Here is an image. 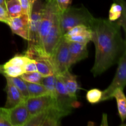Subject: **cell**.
<instances>
[{
	"label": "cell",
	"mask_w": 126,
	"mask_h": 126,
	"mask_svg": "<svg viewBox=\"0 0 126 126\" xmlns=\"http://www.w3.org/2000/svg\"><path fill=\"white\" fill-rule=\"evenodd\" d=\"M8 109V119L11 126H25L30 118L25 100Z\"/></svg>",
	"instance_id": "10"
},
{
	"label": "cell",
	"mask_w": 126,
	"mask_h": 126,
	"mask_svg": "<svg viewBox=\"0 0 126 126\" xmlns=\"http://www.w3.org/2000/svg\"><path fill=\"white\" fill-rule=\"evenodd\" d=\"M0 126H11L8 119V109L0 108Z\"/></svg>",
	"instance_id": "27"
},
{
	"label": "cell",
	"mask_w": 126,
	"mask_h": 126,
	"mask_svg": "<svg viewBox=\"0 0 126 126\" xmlns=\"http://www.w3.org/2000/svg\"><path fill=\"white\" fill-rule=\"evenodd\" d=\"M6 9L10 18L18 17L22 14V7L19 0H7Z\"/></svg>",
	"instance_id": "19"
},
{
	"label": "cell",
	"mask_w": 126,
	"mask_h": 126,
	"mask_svg": "<svg viewBox=\"0 0 126 126\" xmlns=\"http://www.w3.org/2000/svg\"><path fill=\"white\" fill-rule=\"evenodd\" d=\"M41 83L44 86L47 93L55 98V75L43 77Z\"/></svg>",
	"instance_id": "21"
},
{
	"label": "cell",
	"mask_w": 126,
	"mask_h": 126,
	"mask_svg": "<svg viewBox=\"0 0 126 126\" xmlns=\"http://www.w3.org/2000/svg\"><path fill=\"white\" fill-rule=\"evenodd\" d=\"M32 59H29L25 55H17L16 56L13 57L11 59H10L7 63L11 64V65H16V66H22L24 68V66L29 62Z\"/></svg>",
	"instance_id": "26"
},
{
	"label": "cell",
	"mask_w": 126,
	"mask_h": 126,
	"mask_svg": "<svg viewBox=\"0 0 126 126\" xmlns=\"http://www.w3.org/2000/svg\"><path fill=\"white\" fill-rule=\"evenodd\" d=\"M9 78L11 82L14 84V86L17 87L18 89V91L20 92L23 97L26 100L28 98H29V94H28V88H27V83L26 81L20 78V76H18V77L15 78Z\"/></svg>",
	"instance_id": "22"
},
{
	"label": "cell",
	"mask_w": 126,
	"mask_h": 126,
	"mask_svg": "<svg viewBox=\"0 0 126 126\" xmlns=\"http://www.w3.org/2000/svg\"><path fill=\"white\" fill-rule=\"evenodd\" d=\"M91 37H92V34L91 32V33H86V34H78V35L64 37V38L67 39L68 41L76 42V43L87 44V43L91 41Z\"/></svg>",
	"instance_id": "25"
},
{
	"label": "cell",
	"mask_w": 126,
	"mask_h": 126,
	"mask_svg": "<svg viewBox=\"0 0 126 126\" xmlns=\"http://www.w3.org/2000/svg\"><path fill=\"white\" fill-rule=\"evenodd\" d=\"M114 3L111 6L109 11V18L110 21H117L126 32V2L124 0H113Z\"/></svg>",
	"instance_id": "12"
},
{
	"label": "cell",
	"mask_w": 126,
	"mask_h": 126,
	"mask_svg": "<svg viewBox=\"0 0 126 126\" xmlns=\"http://www.w3.org/2000/svg\"><path fill=\"white\" fill-rule=\"evenodd\" d=\"M60 14L55 0H46V2L44 3L41 20L38 30L37 44L34 46H30L28 47L36 49L40 46L55 22L59 19Z\"/></svg>",
	"instance_id": "3"
},
{
	"label": "cell",
	"mask_w": 126,
	"mask_h": 126,
	"mask_svg": "<svg viewBox=\"0 0 126 126\" xmlns=\"http://www.w3.org/2000/svg\"><path fill=\"white\" fill-rule=\"evenodd\" d=\"M6 79V84L5 91L7 94V100H6L5 107L6 108H11L17 105L23 101L25 100L24 97L20 93L18 89L11 82L8 76H4Z\"/></svg>",
	"instance_id": "13"
},
{
	"label": "cell",
	"mask_w": 126,
	"mask_h": 126,
	"mask_svg": "<svg viewBox=\"0 0 126 126\" xmlns=\"http://www.w3.org/2000/svg\"><path fill=\"white\" fill-rule=\"evenodd\" d=\"M95 17L84 7H69L60 14V27L63 35L68 30L79 25L90 28Z\"/></svg>",
	"instance_id": "2"
},
{
	"label": "cell",
	"mask_w": 126,
	"mask_h": 126,
	"mask_svg": "<svg viewBox=\"0 0 126 126\" xmlns=\"http://www.w3.org/2000/svg\"><path fill=\"white\" fill-rule=\"evenodd\" d=\"M44 3L40 0H36L33 4L29 16V44L28 47L34 46L38 42V30L41 20Z\"/></svg>",
	"instance_id": "8"
},
{
	"label": "cell",
	"mask_w": 126,
	"mask_h": 126,
	"mask_svg": "<svg viewBox=\"0 0 126 126\" xmlns=\"http://www.w3.org/2000/svg\"><path fill=\"white\" fill-rule=\"evenodd\" d=\"M25 73L24 68L22 66L11 65L6 62L2 65H0V73L4 76L10 78H15L20 76Z\"/></svg>",
	"instance_id": "18"
},
{
	"label": "cell",
	"mask_w": 126,
	"mask_h": 126,
	"mask_svg": "<svg viewBox=\"0 0 126 126\" xmlns=\"http://www.w3.org/2000/svg\"><path fill=\"white\" fill-rule=\"evenodd\" d=\"M118 23L105 18H95L90 28L91 41L95 48V56L91 72L97 77L118 63L126 51V41L122 37Z\"/></svg>",
	"instance_id": "1"
},
{
	"label": "cell",
	"mask_w": 126,
	"mask_h": 126,
	"mask_svg": "<svg viewBox=\"0 0 126 126\" xmlns=\"http://www.w3.org/2000/svg\"><path fill=\"white\" fill-rule=\"evenodd\" d=\"M20 78L25 81L31 83H41L43 76L38 72H25L20 76Z\"/></svg>",
	"instance_id": "24"
},
{
	"label": "cell",
	"mask_w": 126,
	"mask_h": 126,
	"mask_svg": "<svg viewBox=\"0 0 126 126\" xmlns=\"http://www.w3.org/2000/svg\"><path fill=\"white\" fill-rule=\"evenodd\" d=\"M55 107L65 114L68 115L75 107L77 99L71 97L66 91L59 75H55Z\"/></svg>",
	"instance_id": "7"
},
{
	"label": "cell",
	"mask_w": 126,
	"mask_h": 126,
	"mask_svg": "<svg viewBox=\"0 0 126 126\" xmlns=\"http://www.w3.org/2000/svg\"><path fill=\"white\" fill-rule=\"evenodd\" d=\"M49 59L53 66L55 75H62L71 67L69 41L63 36L62 37Z\"/></svg>",
	"instance_id": "4"
},
{
	"label": "cell",
	"mask_w": 126,
	"mask_h": 126,
	"mask_svg": "<svg viewBox=\"0 0 126 126\" xmlns=\"http://www.w3.org/2000/svg\"><path fill=\"white\" fill-rule=\"evenodd\" d=\"M103 91L98 89H92L89 90L86 94V99L89 103L95 104L101 102Z\"/></svg>",
	"instance_id": "23"
},
{
	"label": "cell",
	"mask_w": 126,
	"mask_h": 126,
	"mask_svg": "<svg viewBox=\"0 0 126 126\" xmlns=\"http://www.w3.org/2000/svg\"><path fill=\"white\" fill-rule=\"evenodd\" d=\"M116 73L111 84L103 91L101 102L113 98V94L118 89L124 90L126 84V51L118 62Z\"/></svg>",
	"instance_id": "6"
},
{
	"label": "cell",
	"mask_w": 126,
	"mask_h": 126,
	"mask_svg": "<svg viewBox=\"0 0 126 126\" xmlns=\"http://www.w3.org/2000/svg\"><path fill=\"white\" fill-rule=\"evenodd\" d=\"M12 33L28 41L29 40V16L22 14L18 17L9 18L7 22Z\"/></svg>",
	"instance_id": "11"
},
{
	"label": "cell",
	"mask_w": 126,
	"mask_h": 126,
	"mask_svg": "<svg viewBox=\"0 0 126 126\" xmlns=\"http://www.w3.org/2000/svg\"><path fill=\"white\" fill-rule=\"evenodd\" d=\"M6 1H7V0H0V5H1V6H2V7H4L5 9H6Z\"/></svg>",
	"instance_id": "32"
},
{
	"label": "cell",
	"mask_w": 126,
	"mask_h": 126,
	"mask_svg": "<svg viewBox=\"0 0 126 126\" xmlns=\"http://www.w3.org/2000/svg\"><path fill=\"white\" fill-rule=\"evenodd\" d=\"M19 1L22 7V14H25L30 16L33 5L30 3L29 0H19Z\"/></svg>",
	"instance_id": "28"
},
{
	"label": "cell",
	"mask_w": 126,
	"mask_h": 126,
	"mask_svg": "<svg viewBox=\"0 0 126 126\" xmlns=\"http://www.w3.org/2000/svg\"><path fill=\"white\" fill-rule=\"evenodd\" d=\"M34 60H35L37 71L43 77L54 75V68L49 59L39 58Z\"/></svg>",
	"instance_id": "16"
},
{
	"label": "cell",
	"mask_w": 126,
	"mask_h": 126,
	"mask_svg": "<svg viewBox=\"0 0 126 126\" xmlns=\"http://www.w3.org/2000/svg\"><path fill=\"white\" fill-rule=\"evenodd\" d=\"M55 2H56L60 12L62 13L70 7L72 0H55Z\"/></svg>",
	"instance_id": "29"
},
{
	"label": "cell",
	"mask_w": 126,
	"mask_h": 126,
	"mask_svg": "<svg viewBox=\"0 0 126 126\" xmlns=\"http://www.w3.org/2000/svg\"><path fill=\"white\" fill-rule=\"evenodd\" d=\"M59 76L61 78L68 94L73 98L77 99L76 94L78 91L79 86L76 79V76L71 74L69 70Z\"/></svg>",
	"instance_id": "15"
},
{
	"label": "cell",
	"mask_w": 126,
	"mask_h": 126,
	"mask_svg": "<svg viewBox=\"0 0 126 126\" xmlns=\"http://www.w3.org/2000/svg\"><path fill=\"white\" fill-rule=\"evenodd\" d=\"M24 70L25 72H34V71H37L35 60L32 59L29 62L27 63L24 66Z\"/></svg>",
	"instance_id": "30"
},
{
	"label": "cell",
	"mask_w": 126,
	"mask_h": 126,
	"mask_svg": "<svg viewBox=\"0 0 126 126\" xmlns=\"http://www.w3.org/2000/svg\"><path fill=\"white\" fill-rule=\"evenodd\" d=\"M69 51L71 65L84 60L88 56L86 44L69 41Z\"/></svg>",
	"instance_id": "14"
},
{
	"label": "cell",
	"mask_w": 126,
	"mask_h": 126,
	"mask_svg": "<svg viewBox=\"0 0 126 126\" xmlns=\"http://www.w3.org/2000/svg\"><path fill=\"white\" fill-rule=\"evenodd\" d=\"M9 18L10 17H9V15L6 9L2 7L1 5H0V22L7 23Z\"/></svg>",
	"instance_id": "31"
},
{
	"label": "cell",
	"mask_w": 126,
	"mask_h": 126,
	"mask_svg": "<svg viewBox=\"0 0 126 126\" xmlns=\"http://www.w3.org/2000/svg\"><path fill=\"white\" fill-rule=\"evenodd\" d=\"M36 1V0H29V1L30 2V3L32 4V5L33 4V3H34V1Z\"/></svg>",
	"instance_id": "33"
},
{
	"label": "cell",
	"mask_w": 126,
	"mask_h": 126,
	"mask_svg": "<svg viewBox=\"0 0 126 126\" xmlns=\"http://www.w3.org/2000/svg\"><path fill=\"white\" fill-rule=\"evenodd\" d=\"M64 116L65 114L54 105L31 117L25 126H58Z\"/></svg>",
	"instance_id": "5"
},
{
	"label": "cell",
	"mask_w": 126,
	"mask_h": 126,
	"mask_svg": "<svg viewBox=\"0 0 126 126\" xmlns=\"http://www.w3.org/2000/svg\"><path fill=\"white\" fill-rule=\"evenodd\" d=\"M30 116L32 117L55 105V98L50 94L29 97L25 100Z\"/></svg>",
	"instance_id": "9"
},
{
	"label": "cell",
	"mask_w": 126,
	"mask_h": 126,
	"mask_svg": "<svg viewBox=\"0 0 126 126\" xmlns=\"http://www.w3.org/2000/svg\"><path fill=\"white\" fill-rule=\"evenodd\" d=\"M26 83L28 88L29 97H37L48 94L44 86L41 83H31L28 82H26Z\"/></svg>",
	"instance_id": "20"
},
{
	"label": "cell",
	"mask_w": 126,
	"mask_h": 126,
	"mask_svg": "<svg viewBox=\"0 0 126 126\" xmlns=\"http://www.w3.org/2000/svg\"><path fill=\"white\" fill-rule=\"evenodd\" d=\"M114 97L116 100L119 117L122 123H124L126 119V98L123 90L118 89L113 94Z\"/></svg>",
	"instance_id": "17"
}]
</instances>
